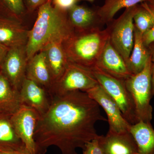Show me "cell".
<instances>
[{
    "label": "cell",
    "instance_id": "cell-15",
    "mask_svg": "<svg viewBox=\"0 0 154 154\" xmlns=\"http://www.w3.org/2000/svg\"><path fill=\"white\" fill-rule=\"evenodd\" d=\"M67 14L69 21L75 31L102 29L105 25L96 9L94 10L76 4L67 11Z\"/></svg>",
    "mask_w": 154,
    "mask_h": 154
},
{
    "label": "cell",
    "instance_id": "cell-19",
    "mask_svg": "<svg viewBox=\"0 0 154 154\" xmlns=\"http://www.w3.org/2000/svg\"><path fill=\"white\" fill-rule=\"evenodd\" d=\"M22 105L19 91L13 88L0 72V115L11 116Z\"/></svg>",
    "mask_w": 154,
    "mask_h": 154
},
{
    "label": "cell",
    "instance_id": "cell-2",
    "mask_svg": "<svg viewBox=\"0 0 154 154\" xmlns=\"http://www.w3.org/2000/svg\"><path fill=\"white\" fill-rule=\"evenodd\" d=\"M38 10L36 22L29 30L26 45L28 60L50 43H63L75 32L69 21L67 12L54 8L52 0H48Z\"/></svg>",
    "mask_w": 154,
    "mask_h": 154
},
{
    "label": "cell",
    "instance_id": "cell-30",
    "mask_svg": "<svg viewBox=\"0 0 154 154\" xmlns=\"http://www.w3.org/2000/svg\"><path fill=\"white\" fill-rule=\"evenodd\" d=\"M2 154H31L25 146L15 150L1 152Z\"/></svg>",
    "mask_w": 154,
    "mask_h": 154
},
{
    "label": "cell",
    "instance_id": "cell-4",
    "mask_svg": "<svg viewBox=\"0 0 154 154\" xmlns=\"http://www.w3.org/2000/svg\"><path fill=\"white\" fill-rule=\"evenodd\" d=\"M125 85L132 96L139 121L150 123L152 119L151 62L150 57L140 72L132 75L125 80Z\"/></svg>",
    "mask_w": 154,
    "mask_h": 154
},
{
    "label": "cell",
    "instance_id": "cell-24",
    "mask_svg": "<svg viewBox=\"0 0 154 154\" xmlns=\"http://www.w3.org/2000/svg\"><path fill=\"white\" fill-rule=\"evenodd\" d=\"M25 10L24 0H0V16L20 21Z\"/></svg>",
    "mask_w": 154,
    "mask_h": 154
},
{
    "label": "cell",
    "instance_id": "cell-5",
    "mask_svg": "<svg viewBox=\"0 0 154 154\" xmlns=\"http://www.w3.org/2000/svg\"><path fill=\"white\" fill-rule=\"evenodd\" d=\"M137 5L125 9L120 17L108 23L106 28L110 44L122 57L126 63L133 47L134 32L133 18Z\"/></svg>",
    "mask_w": 154,
    "mask_h": 154
},
{
    "label": "cell",
    "instance_id": "cell-32",
    "mask_svg": "<svg viewBox=\"0 0 154 154\" xmlns=\"http://www.w3.org/2000/svg\"><path fill=\"white\" fill-rule=\"evenodd\" d=\"M150 5L153 6L154 7V0H151L150 2H147Z\"/></svg>",
    "mask_w": 154,
    "mask_h": 154
},
{
    "label": "cell",
    "instance_id": "cell-11",
    "mask_svg": "<svg viewBox=\"0 0 154 154\" xmlns=\"http://www.w3.org/2000/svg\"><path fill=\"white\" fill-rule=\"evenodd\" d=\"M95 67L116 79L123 81L132 75L129 71L125 61L111 45L109 39Z\"/></svg>",
    "mask_w": 154,
    "mask_h": 154
},
{
    "label": "cell",
    "instance_id": "cell-16",
    "mask_svg": "<svg viewBox=\"0 0 154 154\" xmlns=\"http://www.w3.org/2000/svg\"><path fill=\"white\" fill-rule=\"evenodd\" d=\"M41 51L44 53L53 84L61 76L70 61L63 43H50Z\"/></svg>",
    "mask_w": 154,
    "mask_h": 154
},
{
    "label": "cell",
    "instance_id": "cell-6",
    "mask_svg": "<svg viewBox=\"0 0 154 154\" xmlns=\"http://www.w3.org/2000/svg\"><path fill=\"white\" fill-rule=\"evenodd\" d=\"M99 85L91 69L69 62L61 76L48 92L51 99L73 91L86 92Z\"/></svg>",
    "mask_w": 154,
    "mask_h": 154
},
{
    "label": "cell",
    "instance_id": "cell-1",
    "mask_svg": "<svg viewBox=\"0 0 154 154\" xmlns=\"http://www.w3.org/2000/svg\"><path fill=\"white\" fill-rule=\"evenodd\" d=\"M106 121L100 106L86 92L75 91L51 98L47 111L40 116L34 139L36 154L55 146L61 154H78L77 149L99 137L95 125Z\"/></svg>",
    "mask_w": 154,
    "mask_h": 154
},
{
    "label": "cell",
    "instance_id": "cell-18",
    "mask_svg": "<svg viewBox=\"0 0 154 154\" xmlns=\"http://www.w3.org/2000/svg\"><path fill=\"white\" fill-rule=\"evenodd\" d=\"M129 132L137 145L139 154H154V129L151 122L139 121L131 125Z\"/></svg>",
    "mask_w": 154,
    "mask_h": 154
},
{
    "label": "cell",
    "instance_id": "cell-31",
    "mask_svg": "<svg viewBox=\"0 0 154 154\" xmlns=\"http://www.w3.org/2000/svg\"><path fill=\"white\" fill-rule=\"evenodd\" d=\"M9 49L8 48L6 47L0 42V63L5 57Z\"/></svg>",
    "mask_w": 154,
    "mask_h": 154
},
{
    "label": "cell",
    "instance_id": "cell-26",
    "mask_svg": "<svg viewBox=\"0 0 154 154\" xmlns=\"http://www.w3.org/2000/svg\"><path fill=\"white\" fill-rule=\"evenodd\" d=\"M78 0H52L53 5L60 11L67 12L76 5Z\"/></svg>",
    "mask_w": 154,
    "mask_h": 154
},
{
    "label": "cell",
    "instance_id": "cell-14",
    "mask_svg": "<svg viewBox=\"0 0 154 154\" xmlns=\"http://www.w3.org/2000/svg\"><path fill=\"white\" fill-rule=\"evenodd\" d=\"M29 32L20 21L0 16V42L6 47L25 46Z\"/></svg>",
    "mask_w": 154,
    "mask_h": 154
},
{
    "label": "cell",
    "instance_id": "cell-34",
    "mask_svg": "<svg viewBox=\"0 0 154 154\" xmlns=\"http://www.w3.org/2000/svg\"><path fill=\"white\" fill-rule=\"evenodd\" d=\"M0 154H2V153H1V152H0Z\"/></svg>",
    "mask_w": 154,
    "mask_h": 154
},
{
    "label": "cell",
    "instance_id": "cell-8",
    "mask_svg": "<svg viewBox=\"0 0 154 154\" xmlns=\"http://www.w3.org/2000/svg\"><path fill=\"white\" fill-rule=\"evenodd\" d=\"M28 61L25 45L9 48L0 63V72L17 91H19L26 78Z\"/></svg>",
    "mask_w": 154,
    "mask_h": 154
},
{
    "label": "cell",
    "instance_id": "cell-20",
    "mask_svg": "<svg viewBox=\"0 0 154 154\" xmlns=\"http://www.w3.org/2000/svg\"><path fill=\"white\" fill-rule=\"evenodd\" d=\"M149 57V50L143 40V34L134 27L133 47L126 63L132 75L137 74L142 71Z\"/></svg>",
    "mask_w": 154,
    "mask_h": 154
},
{
    "label": "cell",
    "instance_id": "cell-7",
    "mask_svg": "<svg viewBox=\"0 0 154 154\" xmlns=\"http://www.w3.org/2000/svg\"><path fill=\"white\" fill-rule=\"evenodd\" d=\"M92 71L99 85L114 100L127 121L131 125L138 122L134 102L125 81L116 79L97 67Z\"/></svg>",
    "mask_w": 154,
    "mask_h": 154
},
{
    "label": "cell",
    "instance_id": "cell-22",
    "mask_svg": "<svg viewBox=\"0 0 154 154\" xmlns=\"http://www.w3.org/2000/svg\"><path fill=\"white\" fill-rule=\"evenodd\" d=\"M151 0H105L104 5L96 9L97 13L105 25L113 19L114 16L121 9L128 8L139 3L149 2Z\"/></svg>",
    "mask_w": 154,
    "mask_h": 154
},
{
    "label": "cell",
    "instance_id": "cell-27",
    "mask_svg": "<svg viewBox=\"0 0 154 154\" xmlns=\"http://www.w3.org/2000/svg\"><path fill=\"white\" fill-rule=\"evenodd\" d=\"M48 0H24L25 8L28 11H33L45 4Z\"/></svg>",
    "mask_w": 154,
    "mask_h": 154
},
{
    "label": "cell",
    "instance_id": "cell-28",
    "mask_svg": "<svg viewBox=\"0 0 154 154\" xmlns=\"http://www.w3.org/2000/svg\"><path fill=\"white\" fill-rule=\"evenodd\" d=\"M147 48L151 62L152 92L153 96H154V41L150 43Z\"/></svg>",
    "mask_w": 154,
    "mask_h": 154
},
{
    "label": "cell",
    "instance_id": "cell-3",
    "mask_svg": "<svg viewBox=\"0 0 154 154\" xmlns=\"http://www.w3.org/2000/svg\"><path fill=\"white\" fill-rule=\"evenodd\" d=\"M109 39L106 29L75 31L63 43L69 61L92 69Z\"/></svg>",
    "mask_w": 154,
    "mask_h": 154
},
{
    "label": "cell",
    "instance_id": "cell-33",
    "mask_svg": "<svg viewBox=\"0 0 154 154\" xmlns=\"http://www.w3.org/2000/svg\"><path fill=\"white\" fill-rule=\"evenodd\" d=\"M82 1H88V2H94L95 0H78V2Z\"/></svg>",
    "mask_w": 154,
    "mask_h": 154
},
{
    "label": "cell",
    "instance_id": "cell-25",
    "mask_svg": "<svg viewBox=\"0 0 154 154\" xmlns=\"http://www.w3.org/2000/svg\"><path fill=\"white\" fill-rule=\"evenodd\" d=\"M98 137L86 144L83 149V154H104L99 144Z\"/></svg>",
    "mask_w": 154,
    "mask_h": 154
},
{
    "label": "cell",
    "instance_id": "cell-13",
    "mask_svg": "<svg viewBox=\"0 0 154 154\" xmlns=\"http://www.w3.org/2000/svg\"><path fill=\"white\" fill-rule=\"evenodd\" d=\"M98 140L104 154H139L137 145L129 131H108L106 135H99Z\"/></svg>",
    "mask_w": 154,
    "mask_h": 154
},
{
    "label": "cell",
    "instance_id": "cell-21",
    "mask_svg": "<svg viewBox=\"0 0 154 154\" xmlns=\"http://www.w3.org/2000/svg\"><path fill=\"white\" fill-rule=\"evenodd\" d=\"M10 117L0 115V152L15 150L25 146L16 133Z\"/></svg>",
    "mask_w": 154,
    "mask_h": 154
},
{
    "label": "cell",
    "instance_id": "cell-29",
    "mask_svg": "<svg viewBox=\"0 0 154 154\" xmlns=\"http://www.w3.org/2000/svg\"><path fill=\"white\" fill-rule=\"evenodd\" d=\"M143 40L147 47L150 43L154 41V25L150 29L143 35Z\"/></svg>",
    "mask_w": 154,
    "mask_h": 154
},
{
    "label": "cell",
    "instance_id": "cell-17",
    "mask_svg": "<svg viewBox=\"0 0 154 154\" xmlns=\"http://www.w3.org/2000/svg\"><path fill=\"white\" fill-rule=\"evenodd\" d=\"M26 78L43 87L48 91L53 82L44 53L39 51L28 60Z\"/></svg>",
    "mask_w": 154,
    "mask_h": 154
},
{
    "label": "cell",
    "instance_id": "cell-9",
    "mask_svg": "<svg viewBox=\"0 0 154 154\" xmlns=\"http://www.w3.org/2000/svg\"><path fill=\"white\" fill-rule=\"evenodd\" d=\"M39 116L33 108L22 105L10 117L17 135L31 154H36L34 135Z\"/></svg>",
    "mask_w": 154,
    "mask_h": 154
},
{
    "label": "cell",
    "instance_id": "cell-10",
    "mask_svg": "<svg viewBox=\"0 0 154 154\" xmlns=\"http://www.w3.org/2000/svg\"><path fill=\"white\" fill-rule=\"evenodd\" d=\"M86 93L105 110L107 116L109 131L117 133L129 131L131 125L124 118L114 100L100 85Z\"/></svg>",
    "mask_w": 154,
    "mask_h": 154
},
{
    "label": "cell",
    "instance_id": "cell-12",
    "mask_svg": "<svg viewBox=\"0 0 154 154\" xmlns=\"http://www.w3.org/2000/svg\"><path fill=\"white\" fill-rule=\"evenodd\" d=\"M22 105L32 107L42 115L48 110L51 99L46 89L25 78L19 91Z\"/></svg>",
    "mask_w": 154,
    "mask_h": 154
},
{
    "label": "cell",
    "instance_id": "cell-23",
    "mask_svg": "<svg viewBox=\"0 0 154 154\" xmlns=\"http://www.w3.org/2000/svg\"><path fill=\"white\" fill-rule=\"evenodd\" d=\"M134 27L143 35L154 25V12L146 2L137 5L134 16Z\"/></svg>",
    "mask_w": 154,
    "mask_h": 154
}]
</instances>
